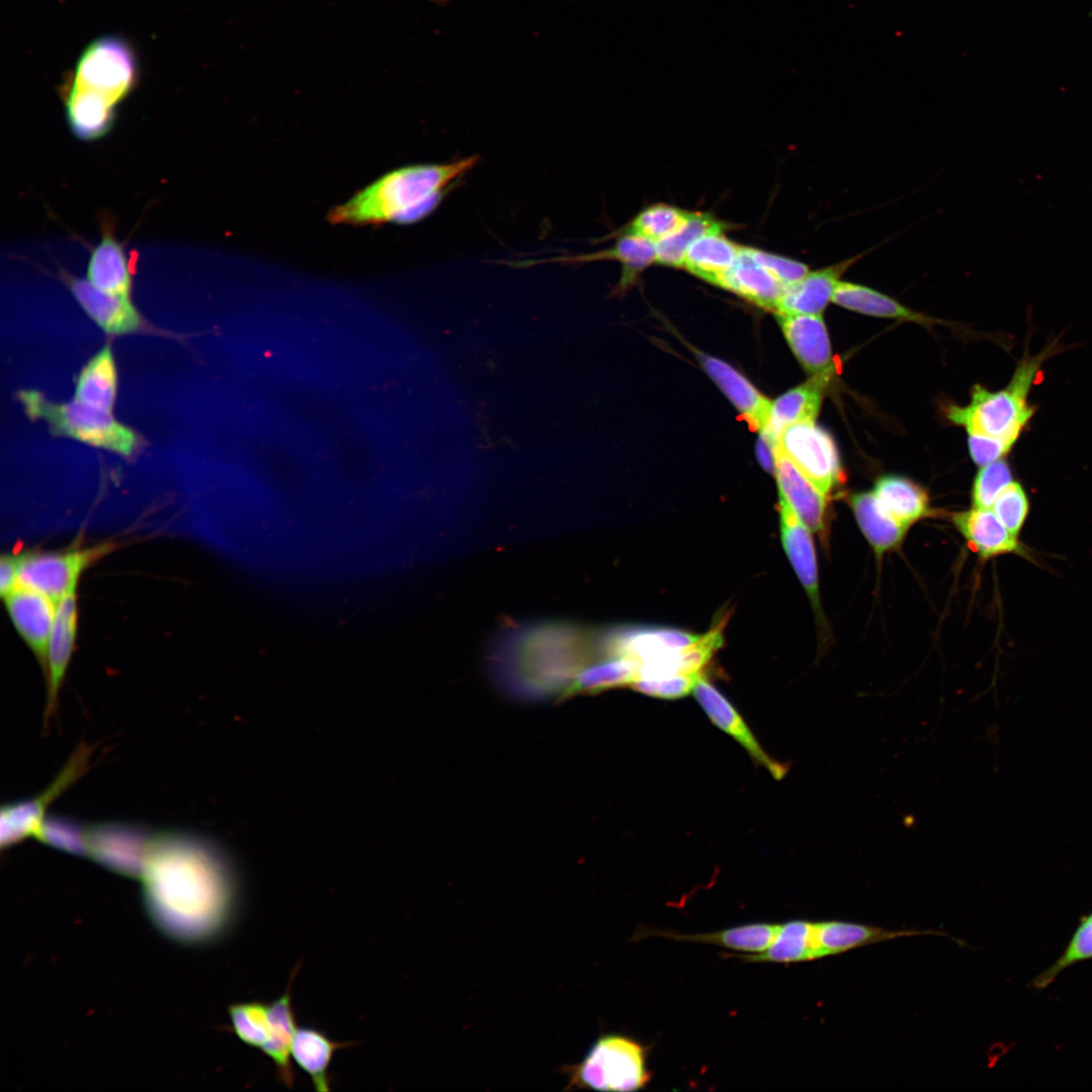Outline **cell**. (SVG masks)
I'll return each mask as SVG.
<instances>
[{
  "label": "cell",
  "instance_id": "1",
  "mask_svg": "<svg viewBox=\"0 0 1092 1092\" xmlns=\"http://www.w3.org/2000/svg\"><path fill=\"white\" fill-rule=\"evenodd\" d=\"M140 879L151 919L172 939L209 942L235 920L239 891L233 868L201 835L180 829L154 832Z\"/></svg>",
  "mask_w": 1092,
  "mask_h": 1092
},
{
  "label": "cell",
  "instance_id": "2",
  "mask_svg": "<svg viewBox=\"0 0 1092 1092\" xmlns=\"http://www.w3.org/2000/svg\"><path fill=\"white\" fill-rule=\"evenodd\" d=\"M472 155L449 163L395 169L359 191L328 214L333 224H408L431 214L477 164Z\"/></svg>",
  "mask_w": 1092,
  "mask_h": 1092
},
{
  "label": "cell",
  "instance_id": "3",
  "mask_svg": "<svg viewBox=\"0 0 1092 1092\" xmlns=\"http://www.w3.org/2000/svg\"><path fill=\"white\" fill-rule=\"evenodd\" d=\"M1057 348L1053 342L1036 355H1024L1003 389L990 391L980 384L975 385L971 402L967 406L950 405L947 418L964 426L969 435L1014 445L1035 412L1028 401L1031 387L1042 364Z\"/></svg>",
  "mask_w": 1092,
  "mask_h": 1092
},
{
  "label": "cell",
  "instance_id": "4",
  "mask_svg": "<svg viewBox=\"0 0 1092 1092\" xmlns=\"http://www.w3.org/2000/svg\"><path fill=\"white\" fill-rule=\"evenodd\" d=\"M523 636L512 677L522 691L542 695L568 686L583 667L579 644L571 630L560 626H545ZM509 664V665H511Z\"/></svg>",
  "mask_w": 1092,
  "mask_h": 1092
},
{
  "label": "cell",
  "instance_id": "5",
  "mask_svg": "<svg viewBox=\"0 0 1092 1092\" xmlns=\"http://www.w3.org/2000/svg\"><path fill=\"white\" fill-rule=\"evenodd\" d=\"M566 1090L594 1089L629 1092L643 1089L650 1080L646 1049L621 1034H605L582 1060L561 1068Z\"/></svg>",
  "mask_w": 1092,
  "mask_h": 1092
},
{
  "label": "cell",
  "instance_id": "6",
  "mask_svg": "<svg viewBox=\"0 0 1092 1092\" xmlns=\"http://www.w3.org/2000/svg\"><path fill=\"white\" fill-rule=\"evenodd\" d=\"M25 412L32 419L47 421L52 430L92 446L129 456L136 447L135 434L118 423L111 413L86 405L78 400L55 403L37 391L19 393Z\"/></svg>",
  "mask_w": 1092,
  "mask_h": 1092
},
{
  "label": "cell",
  "instance_id": "7",
  "mask_svg": "<svg viewBox=\"0 0 1092 1092\" xmlns=\"http://www.w3.org/2000/svg\"><path fill=\"white\" fill-rule=\"evenodd\" d=\"M138 76V59L129 43L117 35H103L82 52L68 89L92 92L116 105L134 89Z\"/></svg>",
  "mask_w": 1092,
  "mask_h": 1092
},
{
  "label": "cell",
  "instance_id": "8",
  "mask_svg": "<svg viewBox=\"0 0 1092 1092\" xmlns=\"http://www.w3.org/2000/svg\"><path fill=\"white\" fill-rule=\"evenodd\" d=\"M112 550V544L19 555L18 586L28 587L57 603L76 593L82 574Z\"/></svg>",
  "mask_w": 1092,
  "mask_h": 1092
},
{
  "label": "cell",
  "instance_id": "9",
  "mask_svg": "<svg viewBox=\"0 0 1092 1092\" xmlns=\"http://www.w3.org/2000/svg\"><path fill=\"white\" fill-rule=\"evenodd\" d=\"M91 754L92 749L88 744H79L63 769L43 792L30 799L7 803L1 807L0 847L2 850L28 837H35L47 816L49 806L86 772Z\"/></svg>",
  "mask_w": 1092,
  "mask_h": 1092
},
{
  "label": "cell",
  "instance_id": "10",
  "mask_svg": "<svg viewBox=\"0 0 1092 1092\" xmlns=\"http://www.w3.org/2000/svg\"><path fill=\"white\" fill-rule=\"evenodd\" d=\"M825 495L841 481L840 461L831 436L814 421L788 426L777 448Z\"/></svg>",
  "mask_w": 1092,
  "mask_h": 1092
},
{
  "label": "cell",
  "instance_id": "11",
  "mask_svg": "<svg viewBox=\"0 0 1092 1092\" xmlns=\"http://www.w3.org/2000/svg\"><path fill=\"white\" fill-rule=\"evenodd\" d=\"M153 834L145 825L131 822L98 821L88 824V856L114 874L140 879Z\"/></svg>",
  "mask_w": 1092,
  "mask_h": 1092
},
{
  "label": "cell",
  "instance_id": "12",
  "mask_svg": "<svg viewBox=\"0 0 1092 1092\" xmlns=\"http://www.w3.org/2000/svg\"><path fill=\"white\" fill-rule=\"evenodd\" d=\"M700 636L674 628L628 626L598 633L593 646L600 658L628 657L640 665L679 652Z\"/></svg>",
  "mask_w": 1092,
  "mask_h": 1092
},
{
  "label": "cell",
  "instance_id": "13",
  "mask_svg": "<svg viewBox=\"0 0 1092 1092\" xmlns=\"http://www.w3.org/2000/svg\"><path fill=\"white\" fill-rule=\"evenodd\" d=\"M693 694L710 720L734 738L757 764L764 767L776 780H782L787 775L789 767L765 752L737 710L703 673L699 676Z\"/></svg>",
  "mask_w": 1092,
  "mask_h": 1092
},
{
  "label": "cell",
  "instance_id": "14",
  "mask_svg": "<svg viewBox=\"0 0 1092 1092\" xmlns=\"http://www.w3.org/2000/svg\"><path fill=\"white\" fill-rule=\"evenodd\" d=\"M616 243L609 249L594 253L564 255L543 259H527L500 262L513 267H533L546 263L581 264L602 260H616L621 264V277L616 292L623 293L632 286L640 273L655 262V243L633 235H618Z\"/></svg>",
  "mask_w": 1092,
  "mask_h": 1092
},
{
  "label": "cell",
  "instance_id": "15",
  "mask_svg": "<svg viewBox=\"0 0 1092 1092\" xmlns=\"http://www.w3.org/2000/svg\"><path fill=\"white\" fill-rule=\"evenodd\" d=\"M77 627L78 605L76 593H73L56 603L43 667L48 682L46 722L50 720L57 707L59 692L73 656Z\"/></svg>",
  "mask_w": 1092,
  "mask_h": 1092
},
{
  "label": "cell",
  "instance_id": "16",
  "mask_svg": "<svg viewBox=\"0 0 1092 1092\" xmlns=\"http://www.w3.org/2000/svg\"><path fill=\"white\" fill-rule=\"evenodd\" d=\"M869 252L870 250L833 265L809 271L801 279L786 285L775 312L821 314L832 301L842 275Z\"/></svg>",
  "mask_w": 1092,
  "mask_h": 1092
},
{
  "label": "cell",
  "instance_id": "17",
  "mask_svg": "<svg viewBox=\"0 0 1092 1092\" xmlns=\"http://www.w3.org/2000/svg\"><path fill=\"white\" fill-rule=\"evenodd\" d=\"M793 353L812 376L833 373L831 347L821 314L775 312Z\"/></svg>",
  "mask_w": 1092,
  "mask_h": 1092
},
{
  "label": "cell",
  "instance_id": "18",
  "mask_svg": "<svg viewBox=\"0 0 1092 1092\" xmlns=\"http://www.w3.org/2000/svg\"><path fill=\"white\" fill-rule=\"evenodd\" d=\"M951 520L980 558L988 560L1014 554L1032 560L1027 547L1000 522L991 509L973 508L953 514Z\"/></svg>",
  "mask_w": 1092,
  "mask_h": 1092
},
{
  "label": "cell",
  "instance_id": "19",
  "mask_svg": "<svg viewBox=\"0 0 1092 1092\" xmlns=\"http://www.w3.org/2000/svg\"><path fill=\"white\" fill-rule=\"evenodd\" d=\"M3 600L15 629L44 667L56 603L24 586H17Z\"/></svg>",
  "mask_w": 1092,
  "mask_h": 1092
},
{
  "label": "cell",
  "instance_id": "20",
  "mask_svg": "<svg viewBox=\"0 0 1092 1092\" xmlns=\"http://www.w3.org/2000/svg\"><path fill=\"white\" fill-rule=\"evenodd\" d=\"M781 540L785 552L816 612H820L818 566L810 530L779 495Z\"/></svg>",
  "mask_w": 1092,
  "mask_h": 1092
},
{
  "label": "cell",
  "instance_id": "21",
  "mask_svg": "<svg viewBox=\"0 0 1092 1092\" xmlns=\"http://www.w3.org/2000/svg\"><path fill=\"white\" fill-rule=\"evenodd\" d=\"M775 474L779 495L810 531L823 534L826 529V495L777 449Z\"/></svg>",
  "mask_w": 1092,
  "mask_h": 1092
},
{
  "label": "cell",
  "instance_id": "22",
  "mask_svg": "<svg viewBox=\"0 0 1092 1092\" xmlns=\"http://www.w3.org/2000/svg\"><path fill=\"white\" fill-rule=\"evenodd\" d=\"M696 355L706 372L738 408L750 428L763 431L768 421L771 401L727 363L699 351H696Z\"/></svg>",
  "mask_w": 1092,
  "mask_h": 1092
},
{
  "label": "cell",
  "instance_id": "23",
  "mask_svg": "<svg viewBox=\"0 0 1092 1092\" xmlns=\"http://www.w3.org/2000/svg\"><path fill=\"white\" fill-rule=\"evenodd\" d=\"M718 286L740 295L761 308L774 311L777 310L786 287L782 281L759 265L743 246Z\"/></svg>",
  "mask_w": 1092,
  "mask_h": 1092
},
{
  "label": "cell",
  "instance_id": "24",
  "mask_svg": "<svg viewBox=\"0 0 1092 1092\" xmlns=\"http://www.w3.org/2000/svg\"><path fill=\"white\" fill-rule=\"evenodd\" d=\"M832 374L813 375L805 383L790 389L771 402L766 427L760 433L777 445L782 432L788 426L799 422L814 421Z\"/></svg>",
  "mask_w": 1092,
  "mask_h": 1092
},
{
  "label": "cell",
  "instance_id": "25",
  "mask_svg": "<svg viewBox=\"0 0 1092 1092\" xmlns=\"http://www.w3.org/2000/svg\"><path fill=\"white\" fill-rule=\"evenodd\" d=\"M70 287L83 309L106 333L126 334L140 327L141 316L128 297L103 292L84 279L71 278Z\"/></svg>",
  "mask_w": 1092,
  "mask_h": 1092
},
{
  "label": "cell",
  "instance_id": "26",
  "mask_svg": "<svg viewBox=\"0 0 1092 1092\" xmlns=\"http://www.w3.org/2000/svg\"><path fill=\"white\" fill-rule=\"evenodd\" d=\"M296 973L297 968L293 970L285 992L269 1004V1037L261 1050L273 1062L277 1077L288 1088L293 1087L295 1079L290 1055L297 1029L291 1002V984Z\"/></svg>",
  "mask_w": 1092,
  "mask_h": 1092
},
{
  "label": "cell",
  "instance_id": "27",
  "mask_svg": "<svg viewBox=\"0 0 1092 1092\" xmlns=\"http://www.w3.org/2000/svg\"><path fill=\"white\" fill-rule=\"evenodd\" d=\"M849 505L855 520L877 556L896 549L909 526L898 521L873 492L852 494Z\"/></svg>",
  "mask_w": 1092,
  "mask_h": 1092
},
{
  "label": "cell",
  "instance_id": "28",
  "mask_svg": "<svg viewBox=\"0 0 1092 1092\" xmlns=\"http://www.w3.org/2000/svg\"><path fill=\"white\" fill-rule=\"evenodd\" d=\"M349 1043L331 1039L325 1032L310 1026L296 1029L291 1056L295 1064L305 1072L316 1092L331 1090L329 1069L334 1055Z\"/></svg>",
  "mask_w": 1092,
  "mask_h": 1092
},
{
  "label": "cell",
  "instance_id": "29",
  "mask_svg": "<svg viewBox=\"0 0 1092 1092\" xmlns=\"http://www.w3.org/2000/svg\"><path fill=\"white\" fill-rule=\"evenodd\" d=\"M67 120L75 136L91 141L105 135L115 118V104L95 93L66 89Z\"/></svg>",
  "mask_w": 1092,
  "mask_h": 1092
},
{
  "label": "cell",
  "instance_id": "30",
  "mask_svg": "<svg viewBox=\"0 0 1092 1092\" xmlns=\"http://www.w3.org/2000/svg\"><path fill=\"white\" fill-rule=\"evenodd\" d=\"M750 963H798L821 957L816 922L790 921L781 924L771 944L763 951L739 956Z\"/></svg>",
  "mask_w": 1092,
  "mask_h": 1092
},
{
  "label": "cell",
  "instance_id": "31",
  "mask_svg": "<svg viewBox=\"0 0 1092 1092\" xmlns=\"http://www.w3.org/2000/svg\"><path fill=\"white\" fill-rule=\"evenodd\" d=\"M740 248L724 233H710L689 247L682 267L695 276L719 285L723 275L735 262Z\"/></svg>",
  "mask_w": 1092,
  "mask_h": 1092
},
{
  "label": "cell",
  "instance_id": "32",
  "mask_svg": "<svg viewBox=\"0 0 1092 1092\" xmlns=\"http://www.w3.org/2000/svg\"><path fill=\"white\" fill-rule=\"evenodd\" d=\"M832 301L846 309L859 313L916 322L930 323L931 320L901 304L896 299L861 284L840 281L833 293Z\"/></svg>",
  "mask_w": 1092,
  "mask_h": 1092
},
{
  "label": "cell",
  "instance_id": "33",
  "mask_svg": "<svg viewBox=\"0 0 1092 1092\" xmlns=\"http://www.w3.org/2000/svg\"><path fill=\"white\" fill-rule=\"evenodd\" d=\"M88 281L99 290L128 297L130 273L120 244L105 234L93 250L88 265Z\"/></svg>",
  "mask_w": 1092,
  "mask_h": 1092
},
{
  "label": "cell",
  "instance_id": "34",
  "mask_svg": "<svg viewBox=\"0 0 1092 1092\" xmlns=\"http://www.w3.org/2000/svg\"><path fill=\"white\" fill-rule=\"evenodd\" d=\"M780 927L781 924L752 923L705 933L682 934L662 931L657 935L756 953L763 951L771 944Z\"/></svg>",
  "mask_w": 1092,
  "mask_h": 1092
},
{
  "label": "cell",
  "instance_id": "35",
  "mask_svg": "<svg viewBox=\"0 0 1092 1092\" xmlns=\"http://www.w3.org/2000/svg\"><path fill=\"white\" fill-rule=\"evenodd\" d=\"M116 393V370L109 347H104L82 370L76 386V400L111 413Z\"/></svg>",
  "mask_w": 1092,
  "mask_h": 1092
},
{
  "label": "cell",
  "instance_id": "36",
  "mask_svg": "<svg viewBox=\"0 0 1092 1092\" xmlns=\"http://www.w3.org/2000/svg\"><path fill=\"white\" fill-rule=\"evenodd\" d=\"M874 493L898 521L910 526L930 514L929 498L919 485L895 475L880 477Z\"/></svg>",
  "mask_w": 1092,
  "mask_h": 1092
},
{
  "label": "cell",
  "instance_id": "37",
  "mask_svg": "<svg viewBox=\"0 0 1092 1092\" xmlns=\"http://www.w3.org/2000/svg\"><path fill=\"white\" fill-rule=\"evenodd\" d=\"M730 224L709 212L690 211L687 220L672 234L655 243V262L680 268L689 247L699 238L730 229Z\"/></svg>",
  "mask_w": 1092,
  "mask_h": 1092
},
{
  "label": "cell",
  "instance_id": "38",
  "mask_svg": "<svg viewBox=\"0 0 1092 1092\" xmlns=\"http://www.w3.org/2000/svg\"><path fill=\"white\" fill-rule=\"evenodd\" d=\"M821 957L837 954L864 944L895 938L915 932H894L860 924L827 921L816 922Z\"/></svg>",
  "mask_w": 1092,
  "mask_h": 1092
},
{
  "label": "cell",
  "instance_id": "39",
  "mask_svg": "<svg viewBox=\"0 0 1092 1092\" xmlns=\"http://www.w3.org/2000/svg\"><path fill=\"white\" fill-rule=\"evenodd\" d=\"M639 677V664L628 657H604L584 665L570 689L595 693L610 688L631 686Z\"/></svg>",
  "mask_w": 1092,
  "mask_h": 1092
},
{
  "label": "cell",
  "instance_id": "40",
  "mask_svg": "<svg viewBox=\"0 0 1092 1092\" xmlns=\"http://www.w3.org/2000/svg\"><path fill=\"white\" fill-rule=\"evenodd\" d=\"M1092 960V911L1082 915L1062 954L1046 970L1029 983V988L1042 991L1067 969Z\"/></svg>",
  "mask_w": 1092,
  "mask_h": 1092
},
{
  "label": "cell",
  "instance_id": "41",
  "mask_svg": "<svg viewBox=\"0 0 1092 1092\" xmlns=\"http://www.w3.org/2000/svg\"><path fill=\"white\" fill-rule=\"evenodd\" d=\"M690 211L665 203H656L640 211L618 235H633L656 243L675 232Z\"/></svg>",
  "mask_w": 1092,
  "mask_h": 1092
},
{
  "label": "cell",
  "instance_id": "42",
  "mask_svg": "<svg viewBox=\"0 0 1092 1092\" xmlns=\"http://www.w3.org/2000/svg\"><path fill=\"white\" fill-rule=\"evenodd\" d=\"M34 838L57 850L76 856H88L86 825L71 817L47 815Z\"/></svg>",
  "mask_w": 1092,
  "mask_h": 1092
},
{
  "label": "cell",
  "instance_id": "43",
  "mask_svg": "<svg viewBox=\"0 0 1092 1092\" xmlns=\"http://www.w3.org/2000/svg\"><path fill=\"white\" fill-rule=\"evenodd\" d=\"M229 1015L241 1041L262 1050L269 1037V1004L260 1001L236 1003L230 1006Z\"/></svg>",
  "mask_w": 1092,
  "mask_h": 1092
},
{
  "label": "cell",
  "instance_id": "44",
  "mask_svg": "<svg viewBox=\"0 0 1092 1092\" xmlns=\"http://www.w3.org/2000/svg\"><path fill=\"white\" fill-rule=\"evenodd\" d=\"M1012 481V471L1003 458L981 466L972 489L973 508L991 509L997 496Z\"/></svg>",
  "mask_w": 1092,
  "mask_h": 1092
},
{
  "label": "cell",
  "instance_id": "45",
  "mask_svg": "<svg viewBox=\"0 0 1092 1092\" xmlns=\"http://www.w3.org/2000/svg\"><path fill=\"white\" fill-rule=\"evenodd\" d=\"M991 510L1000 522L1018 536L1029 514V499L1023 486L1012 481L997 496Z\"/></svg>",
  "mask_w": 1092,
  "mask_h": 1092
},
{
  "label": "cell",
  "instance_id": "46",
  "mask_svg": "<svg viewBox=\"0 0 1092 1092\" xmlns=\"http://www.w3.org/2000/svg\"><path fill=\"white\" fill-rule=\"evenodd\" d=\"M702 672L675 673L658 677H640L630 687L643 695L663 700H675L693 693Z\"/></svg>",
  "mask_w": 1092,
  "mask_h": 1092
},
{
  "label": "cell",
  "instance_id": "47",
  "mask_svg": "<svg viewBox=\"0 0 1092 1092\" xmlns=\"http://www.w3.org/2000/svg\"><path fill=\"white\" fill-rule=\"evenodd\" d=\"M751 257L785 285L791 284L809 271L808 265L803 262L771 254L755 248L746 247Z\"/></svg>",
  "mask_w": 1092,
  "mask_h": 1092
},
{
  "label": "cell",
  "instance_id": "48",
  "mask_svg": "<svg viewBox=\"0 0 1092 1092\" xmlns=\"http://www.w3.org/2000/svg\"><path fill=\"white\" fill-rule=\"evenodd\" d=\"M1013 445L998 439L979 435H969V448L973 461L984 466L1002 459Z\"/></svg>",
  "mask_w": 1092,
  "mask_h": 1092
},
{
  "label": "cell",
  "instance_id": "49",
  "mask_svg": "<svg viewBox=\"0 0 1092 1092\" xmlns=\"http://www.w3.org/2000/svg\"><path fill=\"white\" fill-rule=\"evenodd\" d=\"M18 578L19 555H2L0 561V593L3 599L18 586Z\"/></svg>",
  "mask_w": 1092,
  "mask_h": 1092
},
{
  "label": "cell",
  "instance_id": "50",
  "mask_svg": "<svg viewBox=\"0 0 1092 1092\" xmlns=\"http://www.w3.org/2000/svg\"><path fill=\"white\" fill-rule=\"evenodd\" d=\"M776 448L777 445L760 433L756 444V455L763 469L770 473H775Z\"/></svg>",
  "mask_w": 1092,
  "mask_h": 1092
},
{
  "label": "cell",
  "instance_id": "51",
  "mask_svg": "<svg viewBox=\"0 0 1092 1092\" xmlns=\"http://www.w3.org/2000/svg\"><path fill=\"white\" fill-rule=\"evenodd\" d=\"M432 1L436 2L437 4H440V5H444V4H446V3H447V2L449 1V0H432Z\"/></svg>",
  "mask_w": 1092,
  "mask_h": 1092
}]
</instances>
